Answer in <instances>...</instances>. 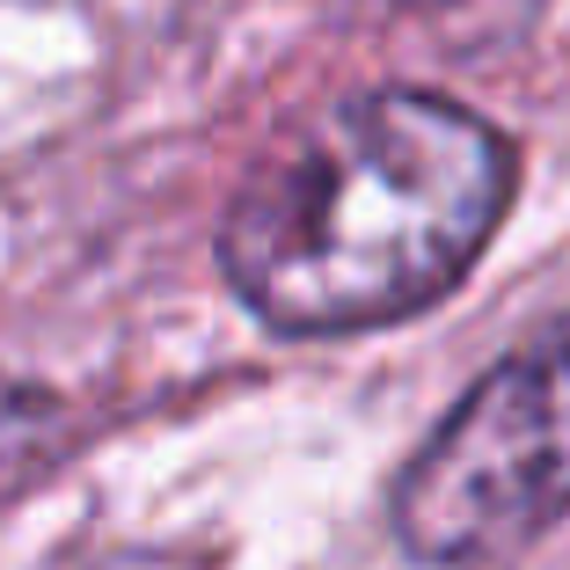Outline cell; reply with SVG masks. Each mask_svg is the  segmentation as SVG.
I'll return each instance as SVG.
<instances>
[{
	"label": "cell",
	"instance_id": "1",
	"mask_svg": "<svg viewBox=\"0 0 570 570\" xmlns=\"http://www.w3.org/2000/svg\"><path fill=\"white\" fill-rule=\"evenodd\" d=\"M520 154L432 88H366L278 139L219 219V278L278 336L387 330L446 301L512 213Z\"/></svg>",
	"mask_w": 570,
	"mask_h": 570
},
{
	"label": "cell",
	"instance_id": "2",
	"mask_svg": "<svg viewBox=\"0 0 570 570\" xmlns=\"http://www.w3.org/2000/svg\"><path fill=\"white\" fill-rule=\"evenodd\" d=\"M570 512V307L504 352L403 461L387 527L403 556L469 570L527 549Z\"/></svg>",
	"mask_w": 570,
	"mask_h": 570
},
{
	"label": "cell",
	"instance_id": "3",
	"mask_svg": "<svg viewBox=\"0 0 570 570\" xmlns=\"http://www.w3.org/2000/svg\"><path fill=\"white\" fill-rule=\"evenodd\" d=\"M73 439V410L37 381H16V373H0V504L22 498L37 475L67 453Z\"/></svg>",
	"mask_w": 570,
	"mask_h": 570
}]
</instances>
